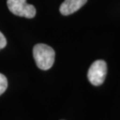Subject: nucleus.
Instances as JSON below:
<instances>
[{
    "label": "nucleus",
    "mask_w": 120,
    "mask_h": 120,
    "mask_svg": "<svg viewBox=\"0 0 120 120\" xmlns=\"http://www.w3.org/2000/svg\"><path fill=\"white\" fill-rule=\"evenodd\" d=\"M33 54L36 64L41 70H49L54 63L55 51L51 47L44 43L35 45L33 50Z\"/></svg>",
    "instance_id": "f257e3e1"
},
{
    "label": "nucleus",
    "mask_w": 120,
    "mask_h": 120,
    "mask_svg": "<svg viewBox=\"0 0 120 120\" xmlns=\"http://www.w3.org/2000/svg\"><path fill=\"white\" fill-rule=\"evenodd\" d=\"M7 6L12 13L28 19L34 18L37 12L35 7L27 4L26 0H7Z\"/></svg>",
    "instance_id": "f03ea898"
},
{
    "label": "nucleus",
    "mask_w": 120,
    "mask_h": 120,
    "mask_svg": "<svg viewBox=\"0 0 120 120\" xmlns=\"http://www.w3.org/2000/svg\"><path fill=\"white\" fill-rule=\"evenodd\" d=\"M107 74V64L102 60H95L88 71V78L94 86H99L104 82Z\"/></svg>",
    "instance_id": "7ed1b4c3"
},
{
    "label": "nucleus",
    "mask_w": 120,
    "mask_h": 120,
    "mask_svg": "<svg viewBox=\"0 0 120 120\" xmlns=\"http://www.w3.org/2000/svg\"><path fill=\"white\" fill-rule=\"evenodd\" d=\"M88 0H64L60 6V12L64 16H68L77 12Z\"/></svg>",
    "instance_id": "20e7f679"
},
{
    "label": "nucleus",
    "mask_w": 120,
    "mask_h": 120,
    "mask_svg": "<svg viewBox=\"0 0 120 120\" xmlns=\"http://www.w3.org/2000/svg\"><path fill=\"white\" fill-rule=\"evenodd\" d=\"M8 87V81L6 76L0 73V95L3 94Z\"/></svg>",
    "instance_id": "39448f33"
},
{
    "label": "nucleus",
    "mask_w": 120,
    "mask_h": 120,
    "mask_svg": "<svg viewBox=\"0 0 120 120\" xmlns=\"http://www.w3.org/2000/svg\"><path fill=\"white\" fill-rule=\"evenodd\" d=\"M6 44H7V41H6V37H5V36L0 32V50L3 49L6 46Z\"/></svg>",
    "instance_id": "423d86ee"
}]
</instances>
